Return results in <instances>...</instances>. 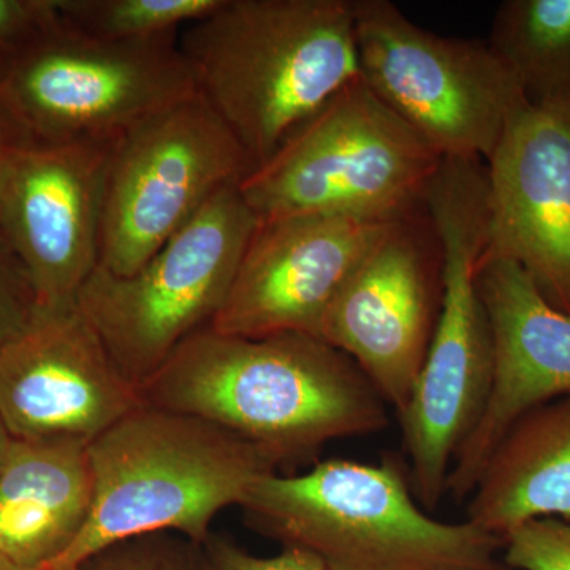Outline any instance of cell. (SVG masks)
I'll return each mask as SVG.
<instances>
[{
	"label": "cell",
	"mask_w": 570,
	"mask_h": 570,
	"mask_svg": "<svg viewBox=\"0 0 570 570\" xmlns=\"http://www.w3.org/2000/svg\"><path fill=\"white\" fill-rule=\"evenodd\" d=\"M142 404L208 420L249 442L273 466L389 423L387 403L344 352L283 333L187 337L140 389Z\"/></svg>",
	"instance_id": "obj_1"
},
{
	"label": "cell",
	"mask_w": 570,
	"mask_h": 570,
	"mask_svg": "<svg viewBox=\"0 0 570 570\" xmlns=\"http://www.w3.org/2000/svg\"><path fill=\"white\" fill-rule=\"evenodd\" d=\"M178 43L254 168L362 77L354 0H223Z\"/></svg>",
	"instance_id": "obj_2"
},
{
	"label": "cell",
	"mask_w": 570,
	"mask_h": 570,
	"mask_svg": "<svg viewBox=\"0 0 570 570\" xmlns=\"http://www.w3.org/2000/svg\"><path fill=\"white\" fill-rule=\"evenodd\" d=\"M88 453L91 513L43 569L78 570L108 547L154 532L205 543L217 513L276 472L261 450L216 423L146 404L89 442Z\"/></svg>",
	"instance_id": "obj_3"
},
{
	"label": "cell",
	"mask_w": 570,
	"mask_h": 570,
	"mask_svg": "<svg viewBox=\"0 0 570 570\" xmlns=\"http://www.w3.org/2000/svg\"><path fill=\"white\" fill-rule=\"evenodd\" d=\"M239 508L255 531L307 551L325 570H499L504 546L471 521L428 515L393 459L326 460L298 475L269 472Z\"/></svg>",
	"instance_id": "obj_4"
},
{
	"label": "cell",
	"mask_w": 570,
	"mask_h": 570,
	"mask_svg": "<svg viewBox=\"0 0 570 570\" xmlns=\"http://www.w3.org/2000/svg\"><path fill=\"white\" fill-rule=\"evenodd\" d=\"M422 202L441 246V309L425 362L397 415L412 491L431 510L448 494L453 461L478 425L491 384L493 347L478 281L489 245L485 167L442 160Z\"/></svg>",
	"instance_id": "obj_5"
},
{
	"label": "cell",
	"mask_w": 570,
	"mask_h": 570,
	"mask_svg": "<svg viewBox=\"0 0 570 570\" xmlns=\"http://www.w3.org/2000/svg\"><path fill=\"white\" fill-rule=\"evenodd\" d=\"M441 157L362 80L337 92L239 184L258 220H404Z\"/></svg>",
	"instance_id": "obj_6"
},
{
	"label": "cell",
	"mask_w": 570,
	"mask_h": 570,
	"mask_svg": "<svg viewBox=\"0 0 570 570\" xmlns=\"http://www.w3.org/2000/svg\"><path fill=\"white\" fill-rule=\"evenodd\" d=\"M257 224L239 184L224 187L132 275L99 266L82 285L78 305L134 387L213 324Z\"/></svg>",
	"instance_id": "obj_7"
},
{
	"label": "cell",
	"mask_w": 570,
	"mask_h": 570,
	"mask_svg": "<svg viewBox=\"0 0 570 570\" xmlns=\"http://www.w3.org/2000/svg\"><path fill=\"white\" fill-rule=\"evenodd\" d=\"M354 10L362 80L441 159L489 163L530 104L490 45L426 31L389 0H354Z\"/></svg>",
	"instance_id": "obj_8"
},
{
	"label": "cell",
	"mask_w": 570,
	"mask_h": 570,
	"mask_svg": "<svg viewBox=\"0 0 570 570\" xmlns=\"http://www.w3.org/2000/svg\"><path fill=\"white\" fill-rule=\"evenodd\" d=\"M178 37L116 43L61 21L0 70V107L29 140L116 141L197 92Z\"/></svg>",
	"instance_id": "obj_9"
},
{
	"label": "cell",
	"mask_w": 570,
	"mask_h": 570,
	"mask_svg": "<svg viewBox=\"0 0 570 570\" xmlns=\"http://www.w3.org/2000/svg\"><path fill=\"white\" fill-rule=\"evenodd\" d=\"M253 170L198 92L138 124L108 156L100 268L132 275L214 195Z\"/></svg>",
	"instance_id": "obj_10"
},
{
	"label": "cell",
	"mask_w": 570,
	"mask_h": 570,
	"mask_svg": "<svg viewBox=\"0 0 570 570\" xmlns=\"http://www.w3.org/2000/svg\"><path fill=\"white\" fill-rule=\"evenodd\" d=\"M112 142L24 137L7 157L0 175V235L24 266L39 307L77 302L99 268Z\"/></svg>",
	"instance_id": "obj_11"
},
{
	"label": "cell",
	"mask_w": 570,
	"mask_h": 570,
	"mask_svg": "<svg viewBox=\"0 0 570 570\" xmlns=\"http://www.w3.org/2000/svg\"><path fill=\"white\" fill-rule=\"evenodd\" d=\"M141 404L78 299L37 306L28 328L0 347V420L11 439L89 444Z\"/></svg>",
	"instance_id": "obj_12"
},
{
	"label": "cell",
	"mask_w": 570,
	"mask_h": 570,
	"mask_svg": "<svg viewBox=\"0 0 570 570\" xmlns=\"http://www.w3.org/2000/svg\"><path fill=\"white\" fill-rule=\"evenodd\" d=\"M397 223L325 214L258 220L230 292L209 326L243 337H318L325 313L348 275Z\"/></svg>",
	"instance_id": "obj_13"
},
{
	"label": "cell",
	"mask_w": 570,
	"mask_h": 570,
	"mask_svg": "<svg viewBox=\"0 0 570 570\" xmlns=\"http://www.w3.org/2000/svg\"><path fill=\"white\" fill-rule=\"evenodd\" d=\"M485 165L490 227L480 261L515 262L570 314V97L528 104Z\"/></svg>",
	"instance_id": "obj_14"
},
{
	"label": "cell",
	"mask_w": 570,
	"mask_h": 570,
	"mask_svg": "<svg viewBox=\"0 0 570 570\" xmlns=\"http://www.w3.org/2000/svg\"><path fill=\"white\" fill-rule=\"evenodd\" d=\"M478 281L493 367L485 407L450 472L448 493L459 501L471 497L510 428L534 409L570 395V314L551 305L515 262L480 261Z\"/></svg>",
	"instance_id": "obj_15"
},
{
	"label": "cell",
	"mask_w": 570,
	"mask_h": 570,
	"mask_svg": "<svg viewBox=\"0 0 570 570\" xmlns=\"http://www.w3.org/2000/svg\"><path fill=\"white\" fill-rule=\"evenodd\" d=\"M434 311L425 254L407 219L401 220L348 275L318 337L354 360L400 412L425 362Z\"/></svg>",
	"instance_id": "obj_16"
},
{
	"label": "cell",
	"mask_w": 570,
	"mask_h": 570,
	"mask_svg": "<svg viewBox=\"0 0 570 570\" xmlns=\"http://www.w3.org/2000/svg\"><path fill=\"white\" fill-rule=\"evenodd\" d=\"M88 442L11 439L0 474V558L41 568L69 549L91 513Z\"/></svg>",
	"instance_id": "obj_17"
},
{
	"label": "cell",
	"mask_w": 570,
	"mask_h": 570,
	"mask_svg": "<svg viewBox=\"0 0 570 570\" xmlns=\"http://www.w3.org/2000/svg\"><path fill=\"white\" fill-rule=\"evenodd\" d=\"M468 499V521L501 539L524 521L570 523V395L510 428Z\"/></svg>",
	"instance_id": "obj_18"
},
{
	"label": "cell",
	"mask_w": 570,
	"mask_h": 570,
	"mask_svg": "<svg viewBox=\"0 0 570 570\" xmlns=\"http://www.w3.org/2000/svg\"><path fill=\"white\" fill-rule=\"evenodd\" d=\"M487 43L531 104L570 97V0L502 2Z\"/></svg>",
	"instance_id": "obj_19"
},
{
	"label": "cell",
	"mask_w": 570,
	"mask_h": 570,
	"mask_svg": "<svg viewBox=\"0 0 570 570\" xmlns=\"http://www.w3.org/2000/svg\"><path fill=\"white\" fill-rule=\"evenodd\" d=\"M223 0H56L63 26L82 36L132 43L175 36Z\"/></svg>",
	"instance_id": "obj_20"
},
{
	"label": "cell",
	"mask_w": 570,
	"mask_h": 570,
	"mask_svg": "<svg viewBox=\"0 0 570 570\" xmlns=\"http://www.w3.org/2000/svg\"><path fill=\"white\" fill-rule=\"evenodd\" d=\"M78 570H214L205 543L176 532L121 540Z\"/></svg>",
	"instance_id": "obj_21"
},
{
	"label": "cell",
	"mask_w": 570,
	"mask_h": 570,
	"mask_svg": "<svg viewBox=\"0 0 570 570\" xmlns=\"http://www.w3.org/2000/svg\"><path fill=\"white\" fill-rule=\"evenodd\" d=\"M504 561L519 570H570V523L561 519L524 521L502 538Z\"/></svg>",
	"instance_id": "obj_22"
},
{
	"label": "cell",
	"mask_w": 570,
	"mask_h": 570,
	"mask_svg": "<svg viewBox=\"0 0 570 570\" xmlns=\"http://www.w3.org/2000/svg\"><path fill=\"white\" fill-rule=\"evenodd\" d=\"M59 24L56 0H0V70Z\"/></svg>",
	"instance_id": "obj_23"
},
{
	"label": "cell",
	"mask_w": 570,
	"mask_h": 570,
	"mask_svg": "<svg viewBox=\"0 0 570 570\" xmlns=\"http://www.w3.org/2000/svg\"><path fill=\"white\" fill-rule=\"evenodd\" d=\"M36 311L28 273L0 235V347L28 328Z\"/></svg>",
	"instance_id": "obj_24"
},
{
	"label": "cell",
	"mask_w": 570,
	"mask_h": 570,
	"mask_svg": "<svg viewBox=\"0 0 570 570\" xmlns=\"http://www.w3.org/2000/svg\"><path fill=\"white\" fill-rule=\"evenodd\" d=\"M214 570H325L307 551L284 549L272 558L254 557L230 540L209 535L205 542Z\"/></svg>",
	"instance_id": "obj_25"
},
{
	"label": "cell",
	"mask_w": 570,
	"mask_h": 570,
	"mask_svg": "<svg viewBox=\"0 0 570 570\" xmlns=\"http://www.w3.org/2000/svg\"><path fill=\"white\" fill-rule=\"evenodd\" d=\"M22 134L14 126L13 121L9 118L6 111L0 107V175H2L3 165L7 163V157L11 149L22 140Z\"/></svg>",
	"instance_id": "obj_26"
},
{
	"label": "cell",
	"mask_w": 570,
	"mask_h": 570,
	"mask_svg": "<svg viewBox=\"0 0 570 570\" xmlns=\"http://www.w3.org/2000/svg\"><path fill=\"white\" fill-rule=\"evenodd\" d=\"M10 444L11 436L9 431H7L2 420H0V474H2L3 464H6L7 455H9Z\"/></svg>",
	"instance_id": "obj_27"
},
{
	"label": "cell",
	"mask_w": 570,
	"mask_h": 570,
	"mask_svg": "<svg viewBox=\"0 0 570 570\" xmlns=\"http://www.w3.org/2000/svg\"><path fill=\"white\" fill-rule=\"evenodd\" d=\"M0 570H48L43 568H22V566L14 564L6 558H0Z\"/></svg>",
	"instance_id": "obj_28"
}]
</instances>
